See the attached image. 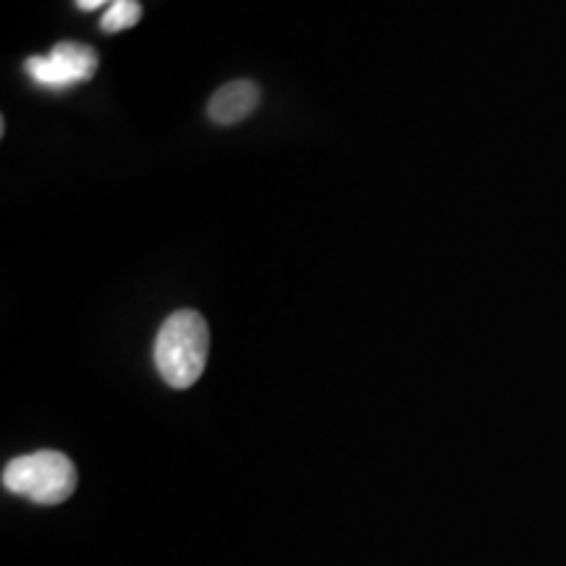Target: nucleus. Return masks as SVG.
<instances>
[{"mask_svg":"<svg viewBox=\"0 0 566 566\" xmlns=\"http://www.w3.org/2000/svg\"><path fill=\"white\" fill-rule=\"evenodd\" d=\"M208 352V321L195 310H179L160 325L155 338V367L168 386L184 391L202 378Z\"/></svg>","mask_w":566,"mask_h":566,"instance_id":"nucleus-1","label":"nucleus"},{"mask_svg":"<svg viewBox=\"0 0 566 566\" xmlns=\"http://www.w3.org/2000/svg\"><path fill=\"white\" fill-rule=\"evenodd\" d=\"M3 488L40 506L63 504L76 491V467L61 451H34L3 467Z\"/></svg>","mask_w":566,"mask_h":566,"instance_id":"nucleus-2","label":"nucleus"},{"mask_svg":"<svg viewBox=\"0 0 566 566\" xmlns=\"http://www.w3.org/2000/svg\"><path fill=\"white\" fill-rule=\"evenodd\" d=\"M27 74L42 87L66 90L76 82H90L95 76L101 59L90 45L82 42H59L48 55L27 59Z\"/></svg>","mask_w":566,"mask_h":566,"instance_id":"nucleus-3","label":"nucleus"},{"mask_svg":"<svg viewBox=\"0 0 566 566\" xmlns=\"http://www.w3.org/2000/svg\"><path fill=\"white\" fill-rule=\"evenodd\" d=\"M260 105V87L250 80H237L223 84L208 103V116L212 124L231 126L244 122Z\"/></svg>","mask_w":566,"mask_h":566,"instance_id":"nucleus-4","label":"nucleus"},{"mask_svg":"<svg viewBox=\"0 0 566 566\" xmlns=\"http://www.w3.org/2000/svg\"><path fill=\"white\" fill-rule=\"evenodd\" d=\"M139 19H142L139 0H116V3H111L108 11L103 13L101 27H103V32L116 34V32L129 30V27L137 24Z\"/></svg>","mask_w":566,"mask_h":566,"instance_id":"nucleus-5","label":"nucleus"},{"mask_svg":"<svg viewBox=\"0 0 566 566\" xmlns=\"http://www.w3.org/2000/svg\"><path fill=\"white\" fill-rule=\"evenodd\" d=\"M116 3V0H76V6H80L82 11H95V9H103V6H111Z\"/></svg>","mask_w":566,"mask_h":566,"instance_id":"nucleus-6","label":"nucleus"}]
</instances>
